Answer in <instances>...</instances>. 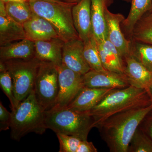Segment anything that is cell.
Wrapping results in <instances>:
<instances>
[{
	"label": "cell",
	"mask_w": 152,
	"mask_h": 152,
	"mask_svg": "<svg viewBox=\"0 0 152 152\" xmlns=\"http://www.w3.org/2000/svg\"><path fill=\"white\" fill-rule=\"evenodd\" d=\"M152 110V103L115 114L96 126L110 151L128 152L133 136Z\"/></svg>",
	"instance_id": "1"
},
{
	"label": "cell",
	"mask_w": 152,
	"mask_h": 152,
	"mask_svg": "<svg viewBox=\"0 0 152 152\" xmlns=\"http://www.w3.org/2000/svg\"><path fill=\"white\" fill-rule=\"evenodd\" d=\"M152 103L148 91L129 86L115 89L106 95L89 113L94 121V126L115 114Z\"/></svg>",
	"instance_id": "2"
},
{
	"label": "cell",
	"mask_w": 152,
	"mask_h": 152,
	"mask_svg": "<svg viewBox=\"0 0 152 152\" xmlns=\"http://www.w3.org/2000/svg\"><path fill=\"white\" fill-rule=\"evenodd\" d=\"M45 110L38 102L34 90L12 111L11 137L20 141L30 133L42 134L47 129L45 123Z\"/></svg>",
	"instance_id": "3"
},
{
	"label": "cell",
	"mask_w": 152,
	"mask_h": 152,
	"mask_svg": "<svg viewBox=\"0 0 152 152\" xmlns=\"http://www.w3.org/2000/svg\"><path fill=\"white\" fill-rule=\"evenodd\" d=\"M45 123L47 129L56 134L73 136L87 140L94 126V121L88 112H80L64 108L45 112Z\"/></svg>",
	"instance_id": "4"
},
{
	"label": "cell",
	"mask_w": 152,
	"mask_h": 152,
	"mask_svg": "<svg viewBox=\"0 0 152 152\" xmlns=\"http://www.w3.org/2000/svg\"><path fill=\"white\" fill-rule=\"evenodd\" d=\"M28 3L33 12L50 22L64 42L79 38L72 15V8L75 4L42 0H28Z\"/></svg>",
	"instance_id": "5"
},
{
	"label": "cell",
	"mask_w": 152,
	"mask_h": 152,
	"mask_svg": "<svg viewBox=\"0 0 152 152\" xmlns=\"http://www.w3.org/2000/svg\"><path fill=\"white\" fill-rule=\"evenodd\" d=\"M2 61L12 77L17 107L34 90L41 61L36 57L28 59H12Z\"/></svg>",
	"instance_id": "6"
},
{
	"label": "cell",
	"mask_w": 152,
	"mask_h": 152,
	"mask_svg": "<svg viewBox=\"0 0 152 152\" xmlns=\"http://www.w3.org/2000/svg\"><path fill=\"white\" fill-rule=\"evenodd\" d=\"M34 91L38 102L45 111L54 107L59 91L57 66L52 63L41 61Z\"/></svg>",
	"instance_id": "7"
},
{
	"label": "cell",
	"mask_w": 152,
	"mask_h": 152,
	"mask_svg": "<svg viewBox=\"0 0 152 152\" xmlns=\"http://www.w3.org/2000/svg\"><path fill=\"white\" fill-rule=\"evenodd\" d=\"M58 94L54 106L51 110L67 107L84 86L83 75L72 70L63 64L58 66Z\"/></svg>",
	"instance_id": "8"
},
{
	"label": "cell",
	"mask_w": 152,
	"mask_h": 152,
	"mask_svg": "<svg viewBox=\"0 0 152 152\" xmlns=\"http://www.w3.org/2000/svg\"><path fill=\"white\" fill-rule=\"evenodd\" d=\"M83 50V42L77 38L64 42L62 52V64L82 75L91 70L85 60Z\"/></svg>",
	"instance_id": "9"
},
{
	"label": "cell",
	"mask_w": 152,
	"mask_h": 152,
	"mask_svg": "<svg viewBox=\"0 0 152 152\" xmlns=\"http://www.w3.org/2000/svg\"><path fill=\"white\" fill-rule=\"evenodd\" d=\"M124 75L130 86L148 91L152 84V72L132 54L124 59Z\"/></svg>",
	"instance_id": "10"
},
{
	"label": "cell",
	"mask_w": 152,
	"mask_h": 152,
	"mask_svg": "<svg viewBox=\"0 0 152 152\" xmlns=\"http://www.w3.org/2000/svg\"><path fill=\"white\" fill-rule=\"evenodd\" d=\"M105 18L109 41L116 47L123 59L130 54L131 43L125 37L121 28V23L125 20L121 14L113 13L106 9Z\"/></svg>",
	"instance_id": "11"
},
{
	"label": "cell",
	"mask_w": 152,
	"mask_h": 152,
	"mask_svg": "<svg viewBox=\"0 0 152 152\" xmlns=\"http://www.w3.org/2000/svg\"><path fill=\"white\" fill-rule=\"evenodd\" d=\"M84 86L94 88L120 89L130 85L124 75L108 71L90 70L83 75Z\"/></svg>",
	"instance_id": "12"
},
{
	"label": "cell",
	"mask_w": 152,
	"mask_h": 152,
	"mask_svg": "<svg viewBox=\"0 0 152 152\" xmlns=\"http://www.w3.org/2000/svg\"><path fill=\"white\" fill-rule=\"evenodd\" d=\"M115 88L84 86L67 108L80 112H88Z\"/></svg>",
	"instance_id": "13"
},
{
	"label": "cell",
	"mask_w": 152,
	"mask_h": 152,
	"mask_svg": "<svg viewBox=\"0 0 152 152\" xmlns=\"http://www.w3.org/2000/svg\"><path fill=\"white\" fill-rule=\"evenodd\" d=\"M91 0H80L72 8L74 26L79 37L83 42L93 34Z\"/></svg>",
	"instance_id": "14"
},
{
	"label": "cell",
	"mask_w": 152,
	"mask_h": 152,
	"mask_svg": "<svg viewBox=\"0 0 152 152\" xmlns=\"http://www.w3.org/2000/svg\"><path fill=\"white\" fill-rule=\"evenodd\" d=\"M23 26L26 39L33 42L59 38L50 23L35 14Z\"/></svg>",
	"instance_id": "15"
},
{
	"label": "cell",
	"mask_w": 152,
	"mask_h": 152,
	"mask_svg": "<svg viewBox=\"0 0 152 152\" xmlns=\"http://www.w3.org/2000/svg\"><path fill=\"white\" fill-rule=\"evenodd\" d=\"M36 57L41 61L52 63L58 66L62 64L64 42L59 38L35 42Z\"/></svg>",
	"instance_id": "16"
},
{
	"label": "cell",
	"mask_w": 152,
	"mask_h": 152,
	"mask_svg": "<svg viewBox=\"0 0 152 152\" xmlns=\"http://www.w3.org/2000/svg\"><path fill=\"white\" fill-rule=\"evenodd\" d=\"M113 0H91L93 34L98 42L107 39L106 9Z\"/></svg>",
	"instance_id": "17"
},
{
	"label": "cell",
	"mask_w": 152,
	"mask_h": 152,
	"mask_svg": "<svg viewBox=\"0 0 152 152\" xmlns=\"http://www.w3.org/2000/svg\"><path fill=\"white\" fill-rule=\"evenodd\" d=\"M101 61L106 70L124 75V59L116 47L107 39L98 42Z\"/></svg>",
	"instance_id": "18"
},
{
	"label": "cell",
	"mask_w": 152,
	"mask_h": 152,
	"mask_svg": "<svg viewBox=\"0 0 152 152\" xmlns=\"http://www.w3.org/2000/svg\"><path fill=\"white\" fill-rule=\"evenodd\" d=\"M36 57L34 42L25 39L1 46V61L28 59Z\"/></svg>",
	"instance_id": "19"
},
{
	"label": "cell",
	"mask_w": 152,
	"mask_h": 152,
	"mask_svg": "<svg viewBox=\"0 0 152 152\" xmlns=\"http://www.w3.org/2000/svg\"><path fill=\"white\" fill-rule=\"evenodd\" d=\"M26 39L23 25L13 20L9 17L0 16V45H6Z\"/></svg>",
	"instance_id": "20"
},
{
	"label": "cell",
	"mask_w": 152,
	"mask_h": 152,
	"mask_svg": "<svg viewBox=\"0 0 152 152\" xmlns=\"http://www.w3.org/2000/svg\"><path fill=\"white\" fill-rule=\"evenodd\" d=\"M152 7V0H132L129 13L122 22L127 32L132 35L136 23Z\"/></svg>",
	"instance_id": "21"
},
{
	"label": "cell",
	"mask_w": 152,
	"mask_h": 152,
	"mask_svg": "<svg viewBox=\"0 0 152 152\" xmlns=\"http://www.w3.org/2000/svg\"><path fill=\"white\" fill-rule=\"evenodd\" d=\"M83 42L84 56L91 69L97 71H107L102 64L97 42L94 34L91 35Z\"/></svg>",
	"instance_id": "22"
},
{
	"label": "cell",
	"mask_w": 152,
	"mask_h": 152,
	"mask_svg": "<svg viewBox=\"0 0 152 152\" xmlns=\"http://www.w3.org/2000/svg\"><path fill=\"white\" fill-rule=\"evenodd\" d=\"M6 5L8 17L20 25L28 20L34 14L28 1L6 3Z\"/></svg>",
	"instance_id": "23"
},
{
	"label": "cell",
	"mask_w": 152,
	"mask_h": 152,
	"mask_svg": "<svg viewBox=\"0 0 152 152\" xmlns=\"http://www.w3.org/2000/svg\"><path fill=\"white\" fill-rule=\"evenodd\" d=\"M132 35L136 42L152 45V14L139 20Z\"/></svg>",
	"instance_id": "24"
},
{
	"label": "cell",
	"mask_w": 152,
	"mask_h": 152,
	"mask_svg": "<svg viewBox=\"0 0 152 152\" xmlns=\"http://www.w3.org/2000/svg\"><path fill=\"white\" fill-rule=\"evenodd\" d=\"M128 152H152V140L140 126L132 138Z\"/></svg>",
	"instance_id": "25"
},
{
	"label": "cell",
	"mask_w": 152,
	"mask_h": 152,
	"mask_svg": "<svg viewBox=\"0 0 152 152\" xmlns=\"http://www.w3.org/2000/svg\"><path fill=\"white\" fill-rule=\"evenodd\" d=\"M131 54L149 71L152 72V45L143 43H136Z\"/></svg>",
	"instance_id": "26"
},
{
	"label": "cell",
	"mask_w": 152,
	"mask_h": 152,
	"mask_svg": "<svg viewBox=\"0 0 152 152\" xmlns=\"http://www.w3.org/2000/svg\"><path fill=\"white\" fill-rule=\"evenodd\" d=\"M0 86L10 101L12 111L14 110L17 107V105L14 96L13 85L10 74L7 70L0 72Z\"/></svg>",
	"instance_id": "27"
},
{
	"label": "cell",
	"mask_w": 152,
	"mask_h": 152,
	"mask_svg": "<svg viewBox=\"0 0 152 152\" xmlns=\"http://www.w3.org/2000/svg\"><path fill=\"white\" fill-rule=\"evenodd\" d=\"M56 135L60 144V152H77L82 140L64 134Z\"/></svg>",
	"instance_id": "28"
},
{
	"label": "cell",
	"mask_w": 152,
	"mask_h": 152,
	"mask_svg": "<svg viewBox=\"0 0 152 152\" xmlns=\"http://www.w3.org/2000/svg\"><path fill=\"white\" fill-rule=\"evenodd\" d=\"M12 120V112L10 113L0 103V131H7L10 129Z\"/></svg>",
	"instance_id": "29"
},
{
	"label": "cell",
	"mask_w": 152,
	"mask_h": 152,
	"mask_svg": "<svg viewBox=\"0 0 152 152\" xmlns=\"http://www.w3.org/2000/svg\"><path fill=\"white\" fill-rule=\"evenodd\" d=\"M96 148L92 142L87 140H82L78 148L77 152H97Z\"/></svg>",
	"instance_id": "30"
},
{
	"label": "cell",
	"mask_w": 152,
	"mask_h": 152,
	"mask_svg": "<svg viewBox=\"0 0 152 152\" xmlns=\"http://www.w3.org/2000/svg\"><path fill=\"white\" fill-rule=\"evenodd\" d=\"M0 16L8 17L6 3L3 1L2 0H0Z\"/></svg>",
	"instance_id": "31"
},
{
	"label": "cell",
	"mask_w": 152,
	"mask_h": 152,
	"mask_svg": "<svg viewBox=\"0 0 152 152\" xmlns=\"http://www.w3.org/2000/svg\"><path fill=\"white\" fill-rule=\"evenodd\" d=\"M151 121H150L149 122H148L146 126V130H142L144 131L145 132H147L148 133L149 135L150 136V137L151 139L152 140V118L151 119Z\"/></svg>",
	"instance_id": "32"
},
{
	"label": "cell",
	"mask_w": 152,
	"mask_h": 152,
	"mask_svg": "<svg viewBox=\"0 0 152 152\" xmlns=\"http://www.w3.org/2000/svg\"><path fill=\"white\" fill-rule=\"evenodd\" d=\"M5 3L10 2H21L24 3L28 1V0H2Z\"/></svg>",
	"instance_id": "33"
},
{
	"label": "cell",
	"mask_w": 152,
	"mask_h": 152,
	"mask_svg": "<svg viewBox=\"0 0 152 152\" xmlns=\"http://www.w3.org/2000/svg\"><path fill=\"white\" fill-rule=\"evenodd\" d=\"M80 1V0H66V2L72 4H77Z\"/></svg>",
	"instance_id": "34"
},
{
	"label": "cell",
	"mask_w": 152,
	"mask_h": 152,
	"mask_svg": "<svg viewBox=\"0 0 152 152\" xmlns=\"http://www.w3.org/2000/svg\"><path fill=\"white\" fill-rule=\"evenodd\" d=\"M148 93L152 101V84L150 86L149 89L148 91Z\"/></svg>",
	"instance_id": "35"
},
{
	"label": "cell",
	"mask_w": 152,
	"mask_h": 152,
	"mask_svg": "<svg viewBox=\"0 0 152 152\" xmlns=\"http://www.w3.org/2000/svg\"><path fill=\"white\" fill-rule=\"evenodd\" d=\"M42 1H48L52 2L61 3L64 2V1L61 0H42Z\"/></svg>",
	"instance_id": "36"
},
{
	"label": "cell",
	"mask_w": 152,
	"mask_h": 152,
	"mask_svg": "<svg viewBox=\"0 0 152 152\" xmlns=\"http://www.w3.org/2000/svg\"><path fill=\"white\" fill-rule=\"evenodd\" d=\"M125 1H129L130 0H125Z\"/></svg>",
	"instance_id": "37"
}]
</instances>
